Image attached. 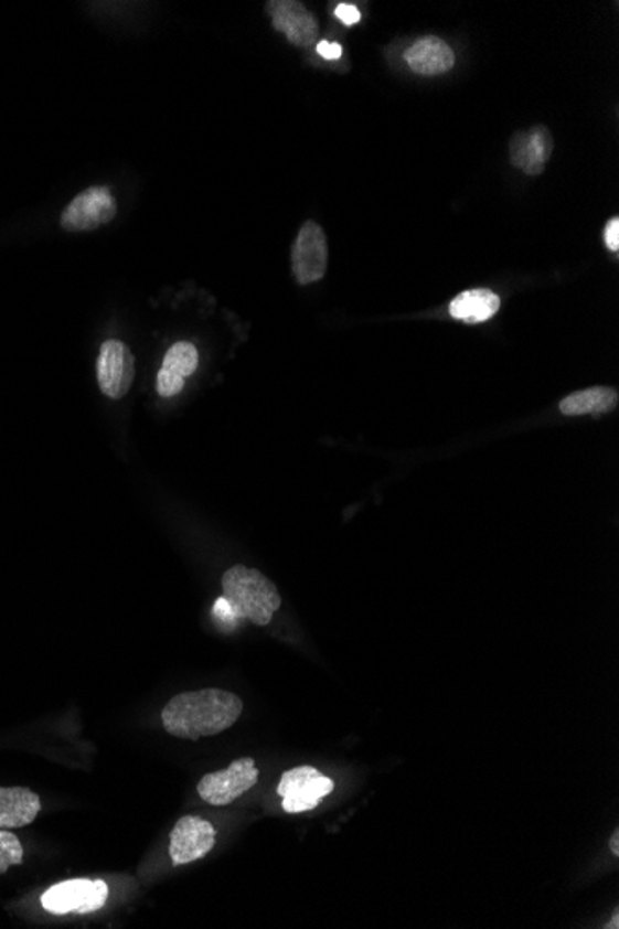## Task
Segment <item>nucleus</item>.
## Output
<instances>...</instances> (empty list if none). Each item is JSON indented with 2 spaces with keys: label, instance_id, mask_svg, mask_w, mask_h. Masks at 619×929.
Segmentation results:
<instances>
[{
  "label": "nucleus",
  "instance_id": "f257e3e1",
  "mask_svg": "<svg viewBox=\"0 0 619 929\" xmlns=\"http://www.w3.org/2000/svg\"><path fill=\"white\" fill-rule=\"evenodd\" d=\"M242 713V697L221 688H203L169 700L162 711V724L173 737L199 740L231 729Z\"/></svg>",
  "mask_w": 619,
  "mask_h": 929
},
{
  "label": "nucleus",
  "instance_id": "f03ea898",
  "mask_svg": "<svg viewBox=\"0 0 619 929\" xmlns=\"http://www.w3.org/2000/svg\"><path fill=\"white\" fill-rule=\"evenodd\" d=\"M225 604L232 616L245 618L255 626L266 628L280 609L282 598L271 579L255 568L236 564L221 577Z\"/></svg>",
  "mask_w": 619,
  "mask_h": 929
},
{
  "label": "nucleus",
  "instance_id": "7ed1b4c3",
  "mask_svg": "<svg viewBox=\"0 0 619 929\" xmlns=\"http://www.w3.org/2000/svg\"><path fill=\"white\" fill-rule=\"evenodd\" d=\"M332 790L334 781L329 776L310 765H302L282 773L277 792L282 798L284 811L296 814L318 808Z\"/></svg>",
  "mask_w": 619,
  "mask_h": 929
},
{
  "label": "nucleus",
  "instance_id": "20e7f679",
  "mask_svg": "<svg viewBox=\"0 0 619 929\" xmlns=\"http://www.w3.org/2000/svg\"><path fill=\"white\" fill-rule=\"evenodd\" d=\"M260 772L256 768L255 759L244 757L232 761L231 767L221 772L206 773L198 784V792L204 802L215 808H223L236 802L245 792H249L258 783Z\"/></svg>",
  "mask_w": 619,
  "mask_h": 929
},
{
  "label": "nucleus",
  "instance_id": "39448f33",
  "mask_svg": "<svg viewBox=\"0 0 619 929\" xmlns=\"http://www.w3.org/2000/svg\"><path fill=\"white\" fill-rule=\"evenodd\" d=\"M108 900V885L103 879H70L53 885L41 896L45 911L53 915L67 912H95L105 907Z\"/></svg>",
  "mask_w": 619,
  "mask_h": 929
},
{
  "label": "nucleus",
  "instance_id": "423d86ee",
  "mask_svg": "<svg viewBox=\"0 0 619 929\" xmlns=\"http://www.w3.org/2000/svg\"><path fill=\"white\" fill-rule=\"evenodd\" d=\"M117 214L116 199L106 186L87 188L65 206L60 225L67 233H89L108 225Z\"/></svg>",
  "mask_w": 619,
  "mask_h": 929
},
{
  "label": "nucleus",
  "instance_id": "0eeeda50",
  "mask_svg": "<svg viewBox=\"0 0 619 929\" xmlns=\"http://www.w3.org/2000/svg\"><path fill=\"white\" fill-rule=\"evenodd\" d=\"M329 266V247L323 228L307 221L297 234L291 247V271L301 286L313 285L323 279Z\"/></svg>",
  "mask_w": 619,
  "mask_h": 929
},
{
  "label": "nucleus",
  "instance_id": "6e6552de",
  "mask_svg": "<svg viewBox=\"0 0 619 929\" xmlns=\"http://www.w3.org/2000/svg\"><path fill=\"white\" fill-rule=\"evenodd\" d=\"M217 831L201 816H182L171 831L169 855L174 866L203 859L214 850Z\"/></svg>",
  "mask_w": 619,
  "mask_h": 929
},
{
  "label": "nucleus",
  "instance_id": "1a4fd4ad",
  "mask_svg": "<svg viewBox=\"0 0 619 929\" xmlns=\"http://www.w3.org/2000/svg\"><path fill=\"white\" fill-rule=\"evenodd\" d=\"M134 355L119 340H106L97 361V381L100 389L110 399H122L134 383Z\"/></svg>",
  "mask_w": 619,
  "mask_h": 929
},
{
  "label": "nucleus",
  "instance_id": "9d476101",
  "mask_svg": "<svg viewBox=\"0 0 619 929\" xmlns=\"http://www.w3.org/2000/svg\"><path fill=\"white\" fill-rule=\"evenodd\" d=\"M267 13L271 15L273 26L297 47H312L313 41L318 40V21L301 2L271 0L267 2Z\"/></svg>",
  "mask_w": 619,
  "mask_h": 929
},
{
  "label": "nucleus",
  "instance_id": "9b49d317",
  "mask_svg": "<svg viewBox=\"0 0 619 929\" xmlns=\"http://www.w3.org/2000/svg\"><path fill=\"white\" fill-rule=\"evenodd\" d=\"M553 140L549 130L538 127L531 128L529 132H517L510 143V160L514 168L525 171L527 174H538L544 171L545 163L551 158Z\"/></svg>",
  "mask_w": 619,
  "mask_h": 929
},
{
  "label": "nucleus",
  "instance_id": "f8f14e48",
  "mask_svg": "<svg viewBox=\"0 0 619 929\" xmlns=\"http://www.w3.org/2000/svg\"><path fill=\"white\" fill-rule=\"evenodd\" d=\"M40 795L24 787H0V830L32 824L40 814Z\"/></svg>",
  "mask_w": 619,
  "mask_h": 929
},
{
  "label": "nucleus",
  "instance_id": "ddd939ff",
  "mask_svg": "<svg viewBox=\"0 0 619 929\" xmlns=\"http://www.w3.org/2000/svg\"><path fill=\"white\" fill-rule=\"evenodd\" d=\"M406 64L417 75H444L452 70L455 54L440 38H423L406 51Z\"/></svg>",
  "mask_w": 619,
  "mask_h": 929
},
{
  "label": "nucleus",
  "instance_id": "4468645a",
  "mask_svg": "<svg viewBox=\"0 0 619 929\" xmlns=\"http://www.w3.org/2000/svg\"><path fill=\"white\" fill-rule=\"evenodd\" d=\"M499 307H501V299L498 293L479 288V290L462 291L460 296L455 297L449 312L455 320L482 323L498 314Z\"/></svg>",
  "mask_w": 619,
  "mask_h": 929
},
{
  "label": "nucleus",
  "instance_id": "2eb2a0df",
  "mask_svg": "<svg viewBox=\"0 0 619 929\" xmlns=\"http://www.w3.org/2000/svg\"><path fill=\"white\" fill-rule=\"evenodd\" d=\"M618 405V392L608 386H594L567 395L561 402V413L566 416H601L610 413Z\"/></svg>",
  "mask_w": 619,
  "mask_h": 929
},
{
  "label": "nucleus",
  "instance_id": "dca6fc26",
  "mask_svg": "<svg viewBox=\"0 0 619 929\" xmlns=\"http://www.w3.org/2000/svg\"><path fill=\"white\" fill-rule=\"evenodd\" d=\"M199 366L198 348L190 342L174 343L173 348L169 349L168 355L163 359V372L173 373L177 377H190L195 373Z\"/></svg>",
  "mask_w": 619,
  "mask_h": 929
},
{
  "label": "nucleus",
  "instance_id": "f3484780",
  "mask_svg": "<svg viewBox=\"0 0 619 929\" xmlns=\"http://www.w3.org/2000/svg\"><path fill=\"white\" fill-rule=\"evenodd\" d=\"M23 863V844L18 836L7 830H0V874L8 872L10 866Z\"/></svg>",
  "mask_w": 619,
  "mask_h": 929
},
{
  "label": "nucleus",
  "instance_id": "a211bd4d",
  "mask_svg": "<svg viewBox=\"0 0 619 929\" xmlns=\"http://www.w3.org/2000/svg\"><path fill=\"white\" fill-rule=\"evenodd\" d=\"M184 378L177 377L173 373L163 372L160 370L157 378L158 394L162 397H173L179 394L180 389L184 388Z\"/></svg>",
  "mask_w": 619,
  "mask_h": 929
},
{
  "label": "nucleus",
  "instance_id": "6ab92c4d",
  "mask_svg": "<svg viewBox=\"0 0 619 929\" xmlns=\"http://www.w3.org/2000/svg\"><path fill=\"white\" fill-rule=\"evenodd\" d=\"M334 13H337V18L340 19L342 23L348 24V26L356 24L360 21L359 8L353 7V4H340Z\"/></svg>",
  "mask_w": 619,
  "mask_h": 929
},
{
  "label": "nucleus",
  "instance_id": "aec40b11",
  "mask_svg": "<svg viewBox=\"0 0 619 929\" xmlns=\"http://www.w3.org/2000/svg\"><path fill=\"white\" fill-rule=\"evenodd\" d=\"M605 242H607L608 249L613 250V253L619 249L618 217H613V220L608 221L607 233H605Z\"/></svg>",
  "mask_w": 619,
  "mask_h": 929
},
{
  "label": "nucleus",
  "instance_id": "412c9836",
  "mask_svg": "<svg viewBox=\"0 0 619 929\" xmlns=\"http://www.w3.org/2000/svg\"><path fill=\"white\" fill-rule=\"evenodd\" d=\"M318 53L327 60H338L343 54L342 45L338 43H330V41H321L318 45Z\"/></svg>",
  "mask_w": 619,
  "mask_h": 929
},
{
  "label": "nucleus",
  "instance_id": "4be33fe9",
  "mask_svg": "<svg viewBox=\"0 0 619 929\" xmlns=\"http://www.w3.org/2000/svg\"><path fill=\"white\" fill-rule=\"evenodd\" d=\"M608 848L612 852L616 857L619 855V830H613L612 836H610V841H608Z\"/></svg>",
  "mask_w": 619,
  "mask_h": 929
},
{
  "label": "nucleus",
  "instance_id": "5701e85b",
  "mask_svg": "<svg viewBox=\"0 0 619 929\" xmlns=\"http://www.w3.org/2000/svg\"><path fill=\"white\" fill-rule=\"evenodd\" d=\"M605 928H607V929L608 928H610V929H618L619 928V915H618V912H613L612 922H608L607 926H605Z\"/></svg>",
  "mask_w": 619,
  "mask_h": 929
}]
</instances>
